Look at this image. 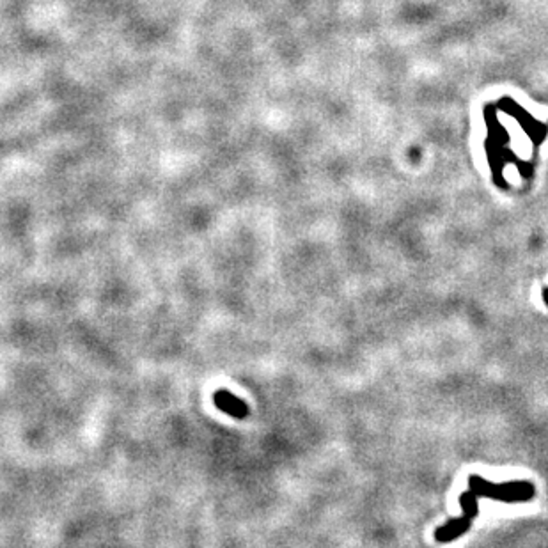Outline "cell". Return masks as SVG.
I'll return each instance as SVG.
<instances>
[{
    "mask_svg": "<svg viewBox=\"0 0 548 548\" xmlns=\"http://www.w3.org/2000/svg\"><path fill=\"white\" fill-rule=\"evenodd\" d=\"M543 298H545V302H547V305H548V287H545V289H543Z\"/></svg>",
    "mask_w": 548,
    "mask_h": 548,
    "instance_id": "277c9868",
    "label": "cell"
},
{
    "mask_svg": "<svg viewBox=\"0 0 548 548\" xmlns=\"http://www.w3.org/2000/svg\"><path fill=\"white\" fill-rule=\"evenodd\" d=\"M460 504H462V508H463V516L462 519L451 520L449 523H446L444 527L437 529V532H435V538H437L438 541L456 540L458 536H462L463 532L467 531L468 527H470L472 520H474L475 516H477V513H479V505H477V501H475V495L472 490L462 493V497H460Z\"/></svg>",
    "mask_w": 548,
    "mask_h": 548,
    "instance_id": "7a4b0ae2",
    "label": "cell"
},
{
    "mask_svg": "<svg viewBox=\"0 0 548 548\" xmlns=\"http://www.w3.org/2000/svg\"><path fill=\"white\" fill-rule=\"evenodd\" d=\"M215 405L220 408L222 412H226L227 416L236 417V419H241V417L247 416V405L241 401L240 398H236L235 394L227 392V390H219L215 394Z\"/></svg>",
    "mask_w": 548,
    "mask_h": 548,
    "instance_id": "3957f363",
    "label": "cell"
},
{
    "mask_svg": "<svg viewBox=\"0 0 548 548\" xmlns=\"http://www.w3.org/2000/svg\"><path fill=\"white\" fill-rule=\"evenodd\" d=\"M468 486L475 497L495 499L502 502H522L534 497V486L527 481H514V483L493 484L479 475H470Z\"/></svg>",
    "mask_w": 548,
    "mask_h": 548,
    "instance_id": "6da1fadb",
    "label": "cell"
}]
</instances>
